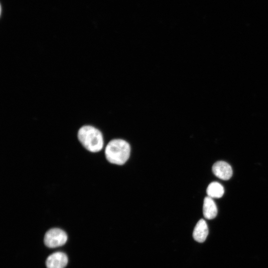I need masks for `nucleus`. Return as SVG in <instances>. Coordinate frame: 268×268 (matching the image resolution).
Wrapping results in <instances>:
<instances>
[{"label":"nucleus","mask_w":268,"mask_h":268,"mask_svg":"<svg viewBox=\"0 0 268 268\" xmlns=\"http://www.w3.org/2000/svg\"><path fill=\"white\" fill-rule=\"evenodd\" d=\"M77 138L82 145L91 152H97L103 148L104 140L102 134L92 126L81 127L78 131Z\"/></svg>","instance_id":"f257e3e1"},{"label":"nucleus","mask_w":268,"mask_h":268,"mask_svg":"<svg viewBox=\"0 0 268 268\" xmlns=\"http://www.w3.org/2000/svg\"><path fill=\"white\" fill-rule=\"evenodd\" d=\"M67 262V255L61 252H57L48 257L46 265L47 268H64Z\"/></svg>","instance_id":"39448f33"},{"label":"nucleus","mask_w":268,"mask_h":268,"mask_svg":"<svg viewBox=\"0 0 268 268\" xmlns=\"http://www.w3.org/2000/svg\"><path fill=\"white\" fill-rule=\"evenodd\" d=\"M131 153L129 143L122 139L110 140L105 148V155L110 163L123 165L128 160Z\"/></svg>","instance_id":"f03ea898"},{"label":"nucleus","mask_w":268,"mask_h":268,"mask_svg":"<svg viewBox=\"0 0 268 268\" xmlns=\"http://www.w3.org/2000/svg\"><path fill=\"white\" fill-rule=\"evenodd\" d=\"M224 193L223 187L217 182H213L210 183L206 189L207 196L212 199L222 197Z\"/></svg>","instance_id":"6e6552de"},{"label":"nucleus","mask_w":268,"mask_h":268,"mask_svg":"<svg viewBox=\"0 0 268 268\" xmlns=\"http://www.w3.org/2000/svg\"><path fill=\"white\" fill-rule=\"evenodd\" d=\"M67 239V234L64 230L54 228L46 233L44 243L48 247L54 248L63 246L66 243Z\"/></svg>","instance_id":"7ed1b4c3"},{"label":"nucleus","mask_w":268,"mask_h":268,"mask_svg":"<svg viewBox=\"0 0 268 268\" xmlns=\"http://www.w3.org/2000/svg\"><path fill=\"white\" fill-rule=\"evenodd\" d=\"M212 170L217 177L223 180H229L233 174L231 166L223 161L215 162L212 166Z\"/></svg>","instance_id":"20e7f679"},{"label":"nucleus","mask_w":268,"mask_h":268,"mask_svg":"<svg viewBox=\"0 0 268 268\" xmlns=\"http://www.w3.org/2000/svg\"><path fill=\"white\" fill-rule=\"evenodd\" d=\"M202 208L203 214L206 219H212L217 215L216 205L213 199L208 196L204 199Z\"/></svg>","instance_id":"0eeeda50"},{"label":"nucleus","mask_w":268,"mask_h":268,"mask_svg":"<svg viewBox=\"0 0 268 268\" xmlns=\"http://www.w3.org/2000/svg\"><path fill=\"white\" fill-rule=\"evenodd\" d=\"M208 234V229L206 222L203 219H201L197 222L194 228L193 236L195 240L199 242H203Z\"/></svg>","instance_id":"423d86ee"}]
</instances>
